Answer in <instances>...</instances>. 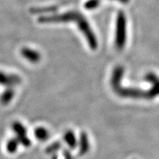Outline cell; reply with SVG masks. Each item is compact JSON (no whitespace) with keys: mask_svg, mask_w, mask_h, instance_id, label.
Here are the masks:
<instances>
[{"mask_svg":"<svg viewBox=\"0 0 159 159\" xmlns=\"http://www.w3.org/2000/svg\"><path fill=\"white\" fill-rule=\"evenodd\" d=\"M125 69L122 66H117L113 70L111 77V85L112 89L118 96L124 98L152 99L159 96V89L154 85H151L150 90L144 91L139 89L122 87L121 84Z\"/></svg>","mask_w":159,"mask_h":159,"instance_id":"1","label":"cell"},{"mask_svg":"<svg viewBox=\"0 0 159 159\" xmlns=\"http://www.w3.org/2000/svg\"><path fill=\"white\" fill-rule=\"evenodd\" d=\"M127 41V19L122 11H119L116 20L115 30V46L118 50L125 48Z\"/></svg>","mask_w":159,"mask_h":159,"instance_id":"2","label":"cell"},{"mask_svg":"<svg viewBox=\"0 0 159 159\" xmlns=\"http://www.w3.org/2000/svg\"><path fill=\"white\" fill-rule=\"evenodd\" d=\"M76 20L77 24H78L80 30L82 31V33H83L85 39L88 41V43L90 48L93 50L97 49V47H98V42H97L95 34H94L93 31L91 30L92 29L89 26L88 21H86V19L84 17L82 16L81 15L77 14V13L76 16Z\"/></svg>","mask_w":159,"mask_h":159,"instance_id":"3","label":"cell"},{"mask_svg":"<svg viewBox=\"0 0 159 159\" xmlns=\"http://www.w3.org/2000/svg\"><path fill=\"white\" fill-rule=\"evenodd\" d=\"M89 141L85 133H82L80 139V154L84 155L89 150Z\"/></svg>","mask_w":159,"mask_h":159,"instance_id":"4","label":"cell"},{"mask_svg":"<svg viewBox=\"0 0 159 159\" xmlns=\"http://www.w3.org/2000/svg\"><path fill=\"white\" fill-rule=\"evenodd\" d=\"M21 54L26 59L28 60L30 62H37L39 61L40 55L37 52L32 50L30 49H24L21 51Z\"/></svg>","mask_w":159,"mask_h":159,"instance_id":"5","label":"cell"},{"mask_svg":"<svg viewBox=\"0 0 159 159\" xmlns=\"http://www.w3.org/2000/svg\"><path fill=\"white\" fill-rule=\"evenodd\" d=\"M64 140L66 142V144L70 147V148L74 149L76 148L77 145V139L73 131L69 130L64 135Z\"/></svg>","mask_w":159,"mask_h":159,"instance_id":"6","label":"cell"},{"mask_svg":"<svg viewBox=\"0 0 159 159\" xmlns=\"http://www.w3.org/2000/svg\"><path fill=\"white\" fill-rule=\"evenodd\" d=\"M13 128H14L15 132L16 133L17 135L21 137V140L26 141L27 143H29L28 141H27V138H26V130L25 128L21 125L20 123H16V124L13 125Z\"/></svg>","mask_w":159,"mask_h":159,"instance_id":"7","label":"cell"},{"mask_svg":"<svg viewBox=\"0 0 159 159\" xmlns=\"http://www.w3.org/2000/svg\"><path fill=\"white\" fill-rule=\"evenodd\" d=\"M35 135L39 140H46L49 137V133L47 130L43 128H39L35 130Z\"/></svg>","mask_w":159,"mask_h":159,"instance_id":"8","label":"cell"},{"mask_svg":"<svg viewBox=\"0 0 159 159\" xmlns=\"http://www.w3.org/2000/svg\"><path fill=\"white\" fill-rule=\"evenodd\" d=\"M16 82V80H14L13 77L0 73V83L1 84H13V83Z\"/></svg>","mask_w":159,"mask_h":159,"instance_id":"9","label":"cell"},{"mask_svg":"<svg viewBox=\"0 0 159 159\" xmlns=\"http://www.w3.org/2000/svg\"><path fill=\"white\" fill-rule=\"evenodd\" d=\"M18 146V142L15 140L10 141V142L7 144V150H8L9 152H13L16 150Z\"/></svg>","mask_w":159,"mask_h":159,"instance_id":"10","label":"cell"},{"mask_svg":"<svg viewBox=\"0 0 159 159\" xmlns=\"http://www.w3.org/2000/svg\"><path fill=\"white\" fill-rule=\"evenodd\" d=\"M99 5L98 0H90L85 4V7L87 9H94Z\"/></svg>","mask_w":159,"mask_h":159,"instance_id":"11","label":"cell"},{"mask_svg":"<svg viewBox=\"0 0 159 159\" xmlns=\"http://www.w3.org/2000/svg\"><path fill=\"white\" fill-rule=\"evenodd\" d=\"M12 97H13V93H11V92H10L7 94H4L3 95V100L5 101V102H7Z\"/></svg>","mask_w":159,"mask_h":159,"instance_id":"12","label":"cell"},{"mask_svg":"<svg viewBox=\"0 0 159 159\" xmlns=\"http://www.w3.org/2000/svg\"><path fill=\"white\" fill-rule=\"evenodd\" d=\"M116 1L119 2H121V3L125 4V3H128L130 0H116Z\"/></svg>","mask_w":159,"mask_h":159,"instance_id":"13","label":"cell"}]
</instances>
